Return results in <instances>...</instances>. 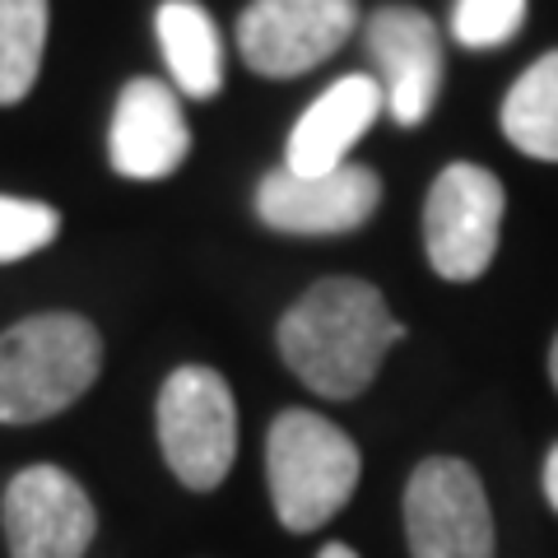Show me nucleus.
<instances>
[{"instance_id":"obj_1","label":"nucleus","mask_w":558,"mask_h":558,"mask_svg":"<svg viewBox=\"0 0 558 558\" xmlns=\"http://www.w3.org/2000/svg\"><path fill=\"white\" fill-rule=\"evenodd\" d=\"M405 340V326L391 317L387 299L368 279H322L284 317H279V354L303 387L326 400H354L373 387L387 349Z\"/></svg>"},{"instance_id":"obj_2","label":"nucleus","mask_w":558,"mask_h":558,"mask_svg":"<svg viewBox=\"0 0 558 558\" xmlns=\"http://www.w3.org/2000/svg\"><path fill=\"white\" fill-rule=\"evenodd\" d=\"M102 373V340L75 312H38L0 330V424H43Z\"/></svg>"},{"instance_id":"obj_3","label":"nucleus","mask_w":558,"mask_h":558,"mask_svg":"<svg viewBox=\"0 0 558 558\" xmlns=\"http://www.w3.org/2000/svg\"><path fill=\"white\" fill-rule=\"evenodd\" d=\"M359 447L344 428L312 410H284L266 438L270 502L284 531H317L359 488Z\"/></svg>"},{"instance_id":"obj_4","label":"nucleus","mask_w":558,"mask_h":558,"mask_svg":"<svg viewBox=\"0 0 558 558\" xmlns=\"http://www.w3.org/2000/svg\"><path fill=\"white\" fill-rule=\"evenodd\" d=\"M159 447L186 488L209 494L229 480L238 457V405L215 368L186 363L159 391Z\"/></svg>"},{"instance_id":"obj_5","label":"nucleus","mask_w":558,"mask_h":558,"mask_svg":"<svg viewBox=\"0 0 558 558\" xmlns=\"http://www.w3.org/2000/svg\"><path fill=\"white\" fill-rule=\"evenodd\" d=\"M502 182L480 163H451L438 172L424 205L428 266L451 284H470L494 266L502 229Z\"/></svg>"},{"instance_id":"obj_6","label":"nucleus","mask_w":558,"mask_h":558,"mask_svg":"<svg viewBox=\"0 0 558 558\" xmlns=\"http://www.w3.org/2000/svg\"><path fill=\"white\" fill-rule=\"evenodd\" d=\"M405 539L410 558H494V517L465 461H418L405 484Z\"/></svg>"},{"instance_id":"obj_7","label":"nucleus","mask_w":558,"mask_h":558,"mask_svg":"<svg viewBox=\"0 0 558 558\" xmlns=\"http://www.w3.org/2000/svg\"><path fill=\"white\" fill-rule=\"evenodd\" d=\"M359 28V0H252L238 20V51L256 75L293 80L317 70Z\"/></svg>"},{"instance_id":"obj_8","label":"nucleus","mask_w":558,"mask_h":558,"mask_svg":"<svg viewBox=\"0 0 558 558\" xmlns=\"http://www.w3.org/2000/svg\"><path fill=\"white\" fill-rule=\"evenodd\" d=\"M14 558H84L98 535L94 498L61 465H28L0 502Z\"/></svg>"},{"instance_id":"obj_9","label":"nucleus","mask_w":558,"mask_h":558,"mask_svg":"<svg viewBox=\"0 0 558 558\" xmlns=\"http://www.w3.org/2000/svg\"><path fill=\"white\" fill-rule=\"evenodd\" d=\"M381 201V178L363 163H340L330 172H289L275 168L256 186V215L275 233L326 238L354 233L373 219Z\"/></svg>"},{"instance_id":"obj_10","label":"nucleus","mask_w":558,"mask_h":558,"mask_svg":"<svg viewBox=\"0 0 558 558\" xmlns=\"http://www.w3.org/2000/svg\"><path fill=\"white\" fill-rule=\"evenodd\" d=\"M396 126H418L442 89V33L414 5H381L363 28Z\"/></svg>"},{"instance_id":"obj_11","label":"nucleus","mask_w":558,"mask_h":558,"mask_svg":"<svg viewBox=\"0 0 558 558\" xmlns=\"http://www.w3.org/2000/svg\"><path fill=\"white\" fill-rule=\"evenodd\" d=\"M191 154V126L182 117L178 89L154 75L131 80L117 98L108 159L126 182H163Z\"/></svg>"},{"instance_id":"obj_12","label":"nucleus","mask_w":558,"mask_h":558,"mask_svg":"<svg viewBox=\"0 0 558 558\" xmlns=\"http://www.w3.org/2000/svg\"><path fill=\"white\" fill-rule=\"evenodd\" d=\"M387 98L373 75H344L293 121L284 168L289 172H330L349 163V149L359 145L368 126L381 117Z\"/></svg>"},{"instance_id":"obj_13","label":"nucleus","mask_w":558,"mask_h":558,"mask_svg":"<svg viewBox=\"0 0 558 558\" xmlns=\"http://www.w3.org/2000/svg\"><path fill=\"white\" fill-rule=\"evenodd\" d=\"M154 33H159L168 75L186 98H215L223 89V38L205 5L163 0L154 14Z\"/></svg>"},{"instance_id":"obj_14","label":"nucleus","mask_w":558,"mask_h":558,"mask_svg":"<svg viewBox=\"0 0 558 558\" xmlns=\"http://www.w3.org/2000/svg\"><path fill=\"white\" fill-rule=\"evenodd\" d=\"M502 135L539 163H558V51H545L502 98Z\"/></svg>"},{"instance_id":"obj_15","label":"nucleus","mask_w":558,"mask_h":558,"mask_svg":"<svg viewBox=\"0 0 558 558\" xmlns=\"http://www.w3.org/2000/svg\"><path fill=\"white\" fill-rule=\"evenodd\" d=\"M47 47V0H0V108L33 94Z\"/></svg>"},{"instance_id":"obj_16","label":"nucleus","mask_w":558,"mask_h":558,"mask_svg":"<svg viewBox=\"0 0 558 558\" xmlns=\"http://www.w3.org/2000/svg\"><path fill=\"white\" fill-rule=\"evenodd\" d=\"M526 5L531 0H457V10H451V38L470 51L502 47L526 24Z\"/></svg>"},{"instance_id":"obj_17","label":"nucleus","mask_w":558,"mask_h":558,"mask_svg":"<svg viewBox=\"0 0 558 558\" xmlns=\"http://www.w3.org/2000/svg\"><path fill=\"white\" fill-rule=\"evenodd\" d=\"M61 233V215L43 201H20V196H0V266L24 260L33 252L51 247Z\"/></svg>"},{"instance_id":"obj_18","label":"nucleus","mask_w":558,"mask_h":558,"mask_svg":"<svg viewBox=\"0 0 558 558\" xmlns=\"http://www.w3.org/2000/svg\"><path fill=\"white\" fill-rule=\"evenodd\" d=\"M545 498H549V508L558 512V442L549 447V457H545Z\"/></svg>"},{"instance_id":"obj_19","label":"nucleus","mask_w":558,"mask_h":558,"mask_svg":"<svg viewBox=\"0 0 558 558\" xmlns=\"http://www.w3.org/2000/svg\"><path fill=\"white\" fill-rule=\"evenodd\" d=\"M317 558H359V554L349 549V545H326V549H322Z\"/></svg>"},{"instance_id":"obj_20","label":"nucleus","mask_w":558,"mask_h":558,"mask_svg":"<svg viewBox=\"0 0 558 558\" xmlns=\"http://www.w3.org/2000/svg\"><path fill=\"white\" fill-rule=\"evenodd\" d=\"M549 377H554V391H558V336H554V349H549Z\"/></svg>"}]
</instances>
